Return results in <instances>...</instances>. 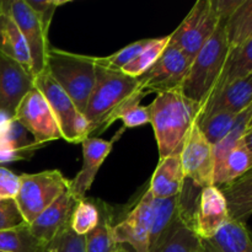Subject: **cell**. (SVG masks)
<instances>
[{
    "label": "cell",
    "instance_id": "15",
    "mask_svg": "<svg viewBox=\"0 0 252 252\" xmlns=\"http://www.w3.org/2000/svg\"><path fill=\"white\" fill-rule=\"evenodd\" d=\"M123 129L120 130L118 134H116L111 140L101 139L97 137H89L81 143L83 144V166L76 176L70 181V187L68 189L74 198L78 201L85 198L86 192L93 186L101 165L112 152L113 144L122 134Z\"/></svg>",
    "mask_w": 252,
    "mask_h": 252
},
{
    "label": "cell",
    "instance_id": "35",
    "mask_svg": "<svg viewBox=\"0 0 252 252\" xmlns=\"http://www.w3.org/2000/svg\"><path fill=\"white\" fill-rule=\"evenodd\" d=\"M29 6L38 19L39 25L42 27V31L48 36L49 27H51L52 20H53L56 10L62 5H65L69 2L68 0H26Z\"/></svg>",
    "mask_w": 252,
    "mask_h": 252
},
{
    "label": "cell",
    "instance_id": "8",
    "mask_svg": "<svg viewBox=\"0 0 252 252\" xmlns=\"http://www.w3.org/2000/svg\"><path fill=\"white\" fill-rule=\"evenodd\" d=\"M192 59L175 44L169 43L154 65L139 79L140 90L145 96L180 90Z\"/></svg>",
    "mask_w": 252,
    "mask_h": 252
},
{
    "label": "cell",
    "instance_id": "29",
    "mask_svg": "<svg viewBox=\"0 0 252 252\" xmlns=\"http://www.w3.org/2000/svg\"><path fill=\"white\" fill-rule=\"evenodd\" d=\"M169 43L170 34L159 37V38H149V41L145 44L144 48L140 51V53L121 71L126 75L132 76V78H140L161 57L162 52L165 51Z\"/></svg>",
    "mask_w": 252,
    "mask_h": 252
},
{
    "label": "cell",
    "instance_id": "27",
    "mask_svg": "<svg viewBox=\"0 0 252 252\" xmlns=\"http://www.w3.org/2000/svg\"><path fill=\"white\" fill-rule=\"evenodd\" d=\"M46 245L32 234L27 223L0 230V251L2 252H43Z\"/></svg>",
    "mask_w": 252,
    "mask_h": 252
},
{
    "label": "cell",
    "instance_id": "9",
    "mask_svg": "<svg viewBox=\"0 0 252 252\" xmlns=\"http://www.w3.org/2000/svg\"><path fill=\"white\" fill-rule=\"evenodd\" d=\"M14 120H16L33 138L36 144L46 145L53 140L63 139L58 122L46 98L36 88L20 102Z\"/></svg>",
    "mask_w": 252,
    "mask_h": 252
},
{
    "label": "cell",
    "instance_id": "28",
    "mask_svg": "<svg viewBox=\"0 0 252 252\" xmlns=\"http://www.w3.org/2000/svg\"><path fill=\"white\" fill-rule=\"evenodd\" d=\"M225 32L230 48L250 41L252 38V0H243L240 6L225 22Z\"/></svg>",
    "mask_w": 252,
    "mask_h": 252
},
{
    "label": "cell",
    "instance_id": "10",
    "mask_svg": "<svg viewBox=\"0 0 252 252\" xmlns=\"http://www.w3.org/2000/svg\"><path fill=\"white\" fill-rule=\"evenodd\" d=\"M2 10L6 11L21 31L32 61V75L37 76L46 69V59L51 44L48 36L42 31L38 19L26 0H2Z\"/></svg>",
    "mask_w": 252,
    "mask_h": 252
},
{
    "label": "cell",
    "instance_id": "25",
    "mask_svg": "<svg viewBox=\"0 0 252 252\" xmlns=\"http://www.w3.org/2000/svg\"><path fill=\"white\" fill-rule=\"evenodd\" d=\"M252 167V153L248 149L244 138L229 153L223 166L213 177V186L221 189L238 180Z\"/></svg>",
    "mask_w": 252,
    "mask_h": 252
},
{
    "label": "cell",
    "instance_id": "21",
    "mask_svg": "<svg viewBox=\"0 0 252 252\" xmlns=\"http://www.w3.org/2000/svg\"><path fill=\"white\" fill-rule=\"evenodd\" d=\"M0 53L14 59L32 74V61L29 47L12 17L2 10L0 12Z\"/></svg>",
    "mask_w": 252,
    "mask_h": 252
},
{
    "label": "cell",
    "instance_id": "33",
    "mask_svg": "<svg viewBox=\"0 0 252 252\" xmlns=\"http://www.w3.org/2000/svg\"><path fill=\"white\" fill-rule=\"evenodd\" d=\"M43 252H86L85 236L74 233L68 225L47 244Z\"/></svg>",
    "mask_w": 252,
    "mask_h": 252
},
{
    "label": "cell",
    "instance_id": "19",
    "mask_svg": "<svg viewBox=\"0 0 252 252\" xmlns=\"http://www.w3.org/2000/svg\"><path fill=\"white\" fill-rule=\"evenodd\" d=\"M185 177L180 153L159 159L149 184V192L154 198H170L179 196L185 189Z\"/></svg>",
    "mask_w": 252,
    "mask_h": 252
},
{
    "label": "cell",
    "instance_id": "41",
    "mask_svg": "<svg viewBox=\"0 0 252 252\" xmlns=\"http://www.w3.org/2000/svg\"><path fill=\"white\" fill-rule=\"evenodd\" d=\"M250 129H252V116H251V120H250V122H249V127H248V130H250Z\"/></svg>",
    "mask_w": 252,
    "mask_h": 252
},
{
    "label": "cell",
    "instance_id": "40",
    "mask_svg": "<svg viewBox=\"0 0 252 252\" xmlns=\"http://www.w3.org/2000/svg\"><path fill=\"white\" fill-rule=\"evenodd\" d=\"M115 252H130V251L127 250V249H125V248H123V246H120V248H118Z\"/></svg>",
    "mask_w": 252,
    "mask_h": 252
},
{
    "label": "cell",
    "instance_id": "30",
    "mask_svg": "<svg viewBox=\"0 0 252 252\" xmlns=\"http://www.w3.org/2000/svg\"><path fill=\"white\" fill-rule=\"evenodd\" d=\"M98 201L100 199H90L86 197L78 201L69 224L74 233L85 236L97 225L100 219Z\"/></svg>",
    "mask_w": 252,
    "mask_h": 252
},
{
    "label": "cell",
    "instance_id": "42",
    "mask_svg": "<svg viewBox=\"0 0 252 252\" xmlns=\"http://www.w3.org/2000/svg\"><path fill=\"white\" fill-rule=\"evenodd\" d=\"M1 4H2V0H0V12H1Z\"/></svg>",
    "mask_w": 252,
    "mask_h": 252
},
{
    "label": "cell",
    "instance_id": "20",
    "mask_svg": "<svg viewBox=\"0 0 252 252\" xmlns=\"http://www.w3.org/2000/svg\"><path fill=\"white\" fill-rule=\"evenodd\" d=\"M204 252H252V230L229 219L212 239L202 240Z\"/></svg>",
    "mask_w": 252,
    "mask_h": 252
},
{
    "label": "cell",
    "instance_id": "31",
    "mask_svg": "<svg viewBox=\"0 0 252 252\" xmlns=\"http://www.w3.org/2000/svg\"><path fill=\"white\" fill-rule=\"evenodd\" d=\"M236 116L238 115L231 112H217L209 117L197 121V126L204 138L214 147L230 132Z\"/></svg>",
    "mask_w": 252,
    "mask_h": 252
},
{
    "label": "cell",
    "instance_id": "18",
    "mask_svg": "<svg viewBox=\"0 0 252 252\" xmlns=\"http://www.w3.org/2000/svg\"><path fill=\"white\" fill-rule=\"evenodd\" d=\"M187 212L189 209L184 204V192L170 198L153 197V226L149 239V252L154 251L165 240Z\"/></svg>",
    "mask_w": 252,
    "mask_h": 252
},
{
    "label": "cell",
    "instance_id": "24",
    "mask_svg": "<svg viewBox=\"0 0 252 252\" xmlns=\"http://www.w3.org/2000/svg\"><path fill=\"white\" fill-rule=\"evenodd\" d=\"M191 213H185L171 233L152 252H204L203 243L191 226Z\"/></svg>",
    "mask_w": 252,
    "mask_h": 252
},
{
    "label": "cell",
    "instance_id": "38",
    "mask_svg": "<svg viewBox=\"0 0 252 252\" xmlns=\"http://www.w3.org/2000/svg\"><path fill=\"white\" fill-rule=\"evenodd\" d=\"M213 2L219 20L226 22L234 11L240 6L243 0H213Z\"/></svg>",
    "mask_w": 252,
    "mask_h": 252
},
{
    "label": "cell",
    "instance_id": "7",
    "mask_svg": "<svg viewBox=\"0 0 252 252\" xmlns=\"http://www.w3.org/2000/svg\"><path fill=\"white\" fill-rule=\"evenodd\" d=\"M218 14L213 0H198L176 30L170 33V43L175 44L193 61L202 47L218 27Z\"/></svg>",
    "mask_w": 252,
    "mask_h": 252
},
{
    "label": "cell",
    "instance_id": "34",
    "mask_svg": "<svg viewBox=\"0 0 252 252\" xmlns=\"http://www.w3.org/2000/svg\"><path fill=\"white\" fill-rule=\"evenodd\" d=\"M143 95L135 96L133 100L126 103L118 115L117 121H122L123 128H137L150 123V113L148 106L140 105Z\"/></svg>",
    "mask_w": 252,
    "mask_h": 252
},
{
    "label": "cell",
    "instance_id": "12",
    "mask_svg": "<svg viewBox=\"0 0 252 252\" xmlns=\"http://www.w3.org/2000/svg\"><path fill=\"white\" fill-rule=\"evenodd\" d=\"M153 226V196L149 189L117 224H113V240L118 246L128 244L134 252H149Z\"/></svg>",
    "mask_w": 252,
    "mask_h": 252
},
{
    "label": "cell",
    "instance_id": "37",
    "mask_svg": "<svg viewBox=\"0 0 252 252\" xmlns=\"http://www.w3.org/2000/svg\"><path fill=\"white\" fill-rule=\"evenodd\" d=\"M25 223L17 209L16 203L12 199L0 201V230L14 228Z\"/></svg>",
    "mask_w": 252,
    "mask_h": 252
},
{
    "label": "cell",
    "instance_id": "17",
    "mask_svg": "<svg viewBox=\"0 0 252 252\" xmlns=\"http://www.w3.org/2000/svg\"><path fill=\"white\" fill-rule=\"evenodd\" d=\"M76 203L78 199L74 198L70 192H64L31 224H29L32 234L42 243L48 244L59 231L70 224Z\"/></svg>",
    "mask_w": 252,
    "mask_h": 252
},
{
    "label": "cell",
    "instance_id": "22",
    "mask_svg": "<svg viewBox=\"0 0 252 252\" xmlns=\"http://www.w3.org/2000/svg\"><path fill=\"white\" fill-rule=\"evenodd\" d=\"M231 220L246 223L252 216V167L228 186L221 187Z\"/></svg>",
    "mask_w": 252,
    "mask_h": 252
},
{
    "label": "cell",
    "instance_id": "3",
    "mask_svg": "<svg viewBox=\"0 0 252 252\" xmlns=\"http://www.w3.org/2000/svg\"><path fill=\"white\" fill-rule=\"evenodd\" d=\"M229 51L225 22L220 21L213 36L192 61L180 91L187 98L203 106L220 76Z\"/></svg>",
    "mask_w": 252,
    "mask_h": 252
},
{
    "label": "cell",
    "instance_id": "13",
    "mask_svg": "<svg viewBox=\"0 0 252 252\" xmlns=\"http://www.w3.org/2000/svg\"><path fill=\"white\" fill-rule=\"evenodd\" d=\"M230 219L228 204L220 189L207 186L201 189L196 208L191 213V226L201 240L212 239Z\"/></svg>",
    "mask_w": 252,
    "mask_h": 252
},
{
    "label": "cell",
    "instance_id": "1",
    "mask_svg": "<svg viewBox=\"0 0 252 252\" xmlns=\"http://www.w3.org/2000/svg\"><path fill=\"white\" fill-rule=\"evenodd\" d=\"M160 159L181 152L185 139L196 125L202 106L180 90L158 94L148 105Z\"/></svg>",
    "mask_w": 252,
    "mask_h": 252
},
{
    "label": "cell",
    "instance_id": "23",
    "mask_svg": "<svg viewBox=\"0 0 252 252\" xmlns=\"http://www.w3.org/2000/svg\"><path fill=\"white\" fill-rule=\"evenodd\" d=\"M252 74V38L241 46L230 48L224 63L223 70L212 94L236 80ZM211 96V95H209Z\"/></svg>",
    "mask_w": 252,
    "mask_h": 252
},
{
    "label": "cell",
    "instance_id": "32",
    "mask_svg": "<svg viewBox=\"0 0 252 252\" xmlns=\"http://www.w3.org/2000/svg\"><path fill=\"white\" fill-rule=\"evenodd\" d=\"M148 41H149V38L139 39V41H135L133 43H129L128 46L123 47L122 49L111 54V56L95 57L96 65L101 66V68L110 69V70L121 71L140 53V51L144 48Z\"/></svg>",
    "mask_w": 252,
    "mask_h": 252
},
{
    "label": "cell",
    "instance_id": "2",
    "mask_svg": "<svg viewBox=\"0 0 252 252\" xmlns=\"http://www.w3.org/2000/svg\"><path fill=\"white\" fill-rule=\"evenodd\" d=\"M138 95L145 96L140 90L139 79L97 66L95 85L84 112L89 123V135L107 129L117 121L126 103Z\"/></svg>",
    "mask_w": 252,
    "mask_h": 252
},
{
    "label": "cell",
    "instance_id": "4",
    "mask_svg": "<svg viewBox=\"0 0 252 252\" xmlns=\"http://www.w3.org/2000/svg\"><path fill=\"white\" fill-rule=\"evenodd\" d=\"M96 68L95 57L51 47L44 70L68 94L79 112L84 115L95 85Z\"/></svg>",
    "mask_w": 252,
    "mask_h": 252
},
{
    "label": "cell",
    "instance_id": "14",
    "mask_svg": "<svg viewBox=\"0 0 252 252\" xmlns=\"http://www.w3.org/2000/svg\"><path fill=\"white\" fill-rule=\"evenodd\" d=\"M34 89V76L14 59L0 53V115L14 118L22 98Z\"/></svg>",
    "mask_w": 252,
    "mask_h": 252
},
{
    "label": "cell",
    "instance_id": "26",
    "mask_svg": "<svg viewBox=\"0 0 252 252\" xmlns=\"http://www.w3.org/2000/svg\"><path fill=\"white\" fill-rule=\"evenodd\" d=\"M100 219L90 233L85 235L86 252H115L120 246L115 243L112 235V208L103 201H98Z\"/></svg>",
    "mask_w": 252,
    "mask_h": 252
},
{
    "label": "cell",
    "instance_id": "36",
    "mask_svg": "<svg viewBox=\"0 0 252 252\" xmlns=\"http://www.w3.org/2000/svg\"><path fill=\"white\" fill-rule=\"evenodd\" d=\"M20 189V175L0 165V201H14Z\"/></svg>",
    "mask_w": 252,
    "mask_h": 252
},
{
    "label": "cell",
    "instance_id": "43",
    "mask_svg": "<svg viewBox=\"0 0 252 252\" xmlns=\"http://www.w3.org/2000/svg\"><path fill=\"white\" fill-rule=\"evenodd\" d=\"M0 252H2V251H0Z\"/></svg>",
    "mask_w": 252,
    "mask_h": 252
},
{
    "label": "cell",
    "instance_id": "6",
    "mask_svg": "<svg viewBox=\"0 0 252 252\" xmlns=\"http://www.w3.org/2000/svg\"><path fill=\"white\" fill-rule=\"evenodd\" d=\"M34 88L46 98L58 122L64 140L69 143H83L90 137L85 116L79 112L68 94L46 70L34 76Z\"/></svg>",
    "mask_w": 252,
    "mask_h": 252
},
{
    "label": "cell",
    "instance_id": "39",
    "mask_svg": "<svg viewBox=\"0 0 252 252\" xmlns=\"http://www.w3.org/2000/svg\"><path fill=\"white\" fill-rule=\"evenodd\" d=\"M244 142H245L248 149L252 153V129L248 130V132L245 133V135H244Z\"/></svg>",
    "mask_w": 252,
    "mask_h": 252
},
{
    "label": "cell",
    "instance_id": "16",
    "mask_svg": "<svg viewBox=\"0 0 252 252\" xmlns=\"http://www.w3.org/2000/svg\"><path fill=\"white\" fill-rule=\"evenodd\" d=\"M251 105L252 74L211 94L202 106L198 120H203L217 112H231L239 115Z\"/></svg>",
    "mask_w": 252,
    "mask_h": 252
},
{
    "label": "cell",
    "instance_id": "11",
    "mask_svg": "<svg viewBox=\"0 0 252 252\" xmlns=\"http://www.w3.org/2000/svg\"><path fill=\"white\" fill-rule=\"evenodd\" d=\"M185 177L196 187L213 186L214 155L213 145L204 138L196 125L191 128L180 152Z\"/></svg>",
    "mask_w": 252,
    "mask_h": 252
},
{
    "label": "cell",
    "instance_id": "5",
    "mask_svg": "<svg viewBox=\"0 0 252 252\" xmlns=\"http://www.w3.org/2000/svg\"><path fill=\"white\" fill-rule=\"evenodd\" d=\"M69 187L70 180L59 170L20 175V189L14 201L25 223L31 224Z\"/></svg>",
    "mask_w": 252,
    "mask_h": 252
}]
</instances>
